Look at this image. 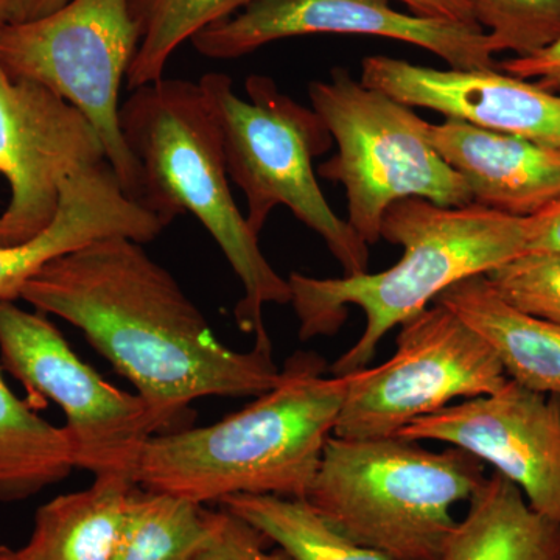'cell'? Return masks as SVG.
Masks as SVG:
<instances>
[{"label":"cell","mask_w":560,"mask_h":560,"mask_svg":"<svg viewBox=\"0 0 560 560\" xmlns=\"http://www.w3.org/2000/svg\"><path fill=\"white\" fill-rule=\"evenodd\" d=\"M308 95L338 147L318 173L345 187L349 224L368 245L381 241L383 217L394 202L471 205L463 176L434 149L431 124L410 106L342 68L331 69L329 81H313Z\"/></svg>","instance_id":"7"},{"label":"cell","mask_w":560,"mask_h":560,"mask_svg":"<svg viewBox=\"0 0 560 560\" xmlns=\"http://www.w3.org/2000/svg\"><path fill=\"white\" fill-rule=\"evenodd\" d=\"M323 33L401 40L438 55L452 69L497 68L480 25L401 13L389 0H256L198 33L191 44L205 57L232 60L275 40Z\"/></svg>","instance_id":"12"},{"label":"cell","mask_w":560,"mask_h":560,"mask_svg":"<svg viewBox=\"0 0 560 560\" xmlns=\"http://www.w3.org/2000/svg\"><path fill=\"white\" fill-rule=\"evenodd\" d=\"M493 55L529 57L560 38V0H467Z\"/></svg>","instance_id":"24"},{"label":"cell","mask_w":560,"mask_h":560,"mask_svg":"<svg viewBox=\"0 0 560 560\" xmlns=\"http://www.w3.org/2000/svg\"><path fill=\"white\" fill-rule=\"evenodd\" d=\"M75 469L65 427L22 401L0 374V501L27 500Z\"/></svg>","instance_id":"20"},{"label":"cell","mask_w":560,"mask_h":560,"mask_svg":"<svg viewBox=\"0 0 560 560\" xmlns=\"http://www.w3.org/2000/svg\"><path fill=\"white\" fill-rule=\"evenodd\" d=\"M256 0H130L139 47L127 73L131 91L164 79L180 44L235 16Z\"/></svg>","instance_id":"23"},{"label":"cell","mask_w":560,"mask_h":560,"mask_svg":"<svg viewBox=\"0 0 560 560\" xmlns=\"http://www.w3.org/2000/svg\"><path fill=\"white\" fill-rule=\"evenodd\" d=\"M441 302L488 342L510 381L560 397V326L514 307L482 276L460 280Z\"/></svg>","instance_id":"17"},{"label":"cell","mask_w":560,"mask_h":560,"mask_svg":"<svg viewBox=\"0 0 560 560\" xmlns=\"http://www.w3.org/2000/svg\"><path fill=\"white\" fill-rule=\"evenodd\" d=\"M501 72L534 80L544 90L560 94V38L529 57H512L497 65Z\"/></svg>","instance_id":"27"},{"label":"cell","mask_w":560,"mask_h":560,"mask_svg":"<svg viewBox=\"0 0 560 560\" xmlns=\"http://www.w3.org/2000/svg\"><path fill=\"white\" fill-rule=\"evenodd\" d=\"M220 504L221 510L248 523L293 560H390L331 528L305 500L232 495Z\"/></svg>","instance_id":"22"},{"label":"cell","mask_w":560,"mask_h":560,"mask_svg":"<svg viewBox=\"0 0 560 560\" xmlns=\"http://www.w3.org/2000/svg\"><path fill=\"white\" fill-rule=\"evenodd\" d=\"M488 480L485 463L400 436L326 442L305 501L331 528L390 560H441L452 510Z\"/></svg>","instance_id":"5"},{"label":"cell","mask_w":560,"mask_h":560,"mask_svg":"<svg viewBox=\"0 0 560 560\" xmlns=\"http://www.w3.org/2000/svg\"><path fill=\"white\" fill-rule=\"evenodd\" d=\"M397 436L471 453L514 482L534 511L560 526V397L510 381L489 396L412 420Z\"/></svg>","instance_id":"13"},{"label":"cell","mask_w":560,"mask_h":560,"mask_svg":"<svg viewBox=\"0 0 560 560\" xmlns=\"http://www.w3.org/2000/svg\"><path fill=\"white\" fill-rule=\"evenodd\" d=\"M69 0H5L3 20L5 24H21L39 20L60 10Z\"/></svg>","instance_id":"30"},{"label":"cell","mask_w":560,"mask_h":560,"mask_svg":"<svg viewBox=\"0 0 560 560\" xmlns=\"http://www.w3.org/2000/svg\"><path fill=\"white\" fill-rule=\"evenodd\" d=\"M528 253L560 254V198L530 217Z\"/></svg>","instance_id":"28"},{"label":"cell","mask_w":560,"mask_h":560,"mask_svg":"<svg viewBox=\"0 0 560 560\" xmlns=\"http://www.w3.org/2000/svg\"><path fill=\"white\" fill-rule=\"evenodd\" d=\"M198 83L219 125L228 175L248 202L254 234L260 235L272 210L287 206L326 242L346 276L368 272L370 245L334 212L313 171L315 158L334 143L318 113L267 75L246 79V98L235 94L226 73H206Z\"/></svg>","instance_id":"6"},{"label":"cell","mask_w":560,"mask_h":560,"mask_svg":"<svg viewBox=\"0 0 560 560\" xmlns=\"http://www.w3.org/2000/svg\"><path fill=\"white\" fill-rule=\"evenodd\" d=\"M361 83L410 108L560 149V94L499 69H433L390 57H366Z\"/></svg>","instance_id":"14"},{"label":"cell","mask_w":560,"mask_h":560,"mask_svg":"<svg viewBox=\"0 0 560 560\" xmlns=\"http://www.w3.org/2000/svg\"><path fill=\"white\" fill-rule=\"evenodd\" d=\"M212 530L202 504L136 485L113 560H197Z\"/></svg>","instance_id":"21"},{"label":"cell","mask_w":560,"mask_h":560,"mask_svg":"<svg viewBox=\"0 0 560 560\" xmlns=\"http://www.w3.org/2000/svg\"><path fill=\"white\" fill-rule=\"evenodd\" d=\"M21 300L68 320L168 420L202 397H257L282 371L271 342L228 348L178 280L127 237L102 238L51 260Z\"/></svg>","instance_id":"1"},{"label":"cell","mask_w":560,"mask_h":560,"mask_svg":"<svg viewBox=\"0 0 560 560\" xmlns=\"http://www.w3.org/2000/svg\"><path fill=\"white\" fill-rule=\"evenodd\" d=\"M324 371L318 353H293L278 385L243 410L209 427L154 434L132 480L200 504L232 495L305 500L348 393V375Z\"/></svg>","instance_id":"2"},{"label":"cell","mask_w":560,"mask_h":560,"mask_svg":"<svg viewBox=\"0 0 560 560\" xmlns=\"http://www.w3.org/2000/svg\"><path fill=\"white\" fill-rule=\"evenodd\" d=\"M396 346L381 366L346 374L348 393L334 436H397L455 399L489 396L510 382L488 342L441 302L405 320Z\"/></svg>","instance_id":"9"},{"label":"cell","mask_w":560,"mask_h":560,"mask_svg":"<svg viewBox=\"0 0 560 560\" xmlns=\"http://www.w3.org/2000/svg\"><path fill=\"white\" fill-rule=\"evenodd\" d=\"M3 11H5V0H0V27L5 24V20H3Z\"/></svg>","instance_id":"32"},{"label":"cell","mask_w":560,"mask_h":560,"mask_svg":"<svg viewBox=\"0 0 560 560\" xmlns=\"http://www.w3.org/2000/svg\"><path fill=\"white\" fill-rule=\"evenodd\" d=\"M431 140L463 176L471 205L529 219L560 198V149L445 119L431 125Z\"/></svg>","instance_id":"16"},{"label":"cell","mask_w":560,"mask_h":560,"mask_svg":"<svg viewBox=\"0 0 560 560\" xmlns=\"http://www.w3.org/2000/svg\"><path fill=\"white\" fill-rule=\"evenodd\" d=\"M486 278L514 307L560 326V254H523Z\"/></svg>","instance_id":"25"},{"label":"cell","mask_w":560,"mask_h":560,"mask_svg":"<svg viewBox=\"0 0 560 560\" xmlns=\"http://www.w3.org/2000/svg\"><path fill=\"white\" fill-rule=\"evenodd\" d=\"M441 560H560V526L493 471L469 500Z\"/></svg>","instance_id":"18"},{"label":"cell","mask_w":560,"mask_h":560,"mask_svg":"<svg viewBox=\"0 0 560 560\" xmlns=\"http://www.w3.org/2000/svg\"><path fill=\"white\" fill-rule=\"evenodd\" d=\"M120 128L142 167L143 205L167 226L183 213L200 220L245 290L235 307L238 327L270 342L264 308L291 304L289 279L271 267L235 205L219 125L200 83L162 79L132 91Z\"/></svg>","instance_id":"4"},{"label":"cell","mask_w":560,"mask_h":560,"mask_svg":"<svg viewBox=\"0 0 560 560\" xmlns=\"http://www.w3.org/2000/svg\"><path fill=\"white\" fill-rule=\"evenodd\" d=\"M412 14L431 20H447L477 24L467 0H399Z\"/></svg>","instance_id":"29"},{"label":"cell","mask_w":560,"mask_h":560,"mask_svg":"<svg viewBox=\"0 0 560 560\" xmlns=\"http://www.w3.org/2000/svg\"><path fill=\"white\" fill-rule=\"evenodd\" d=\"M529 219L469 205L444 208L422 198L394 202L382 221L381 237L404 248L389 270L337 279L290 275L291 304L302 341L331 337L349 307H360L366 327L352 348L330 366L334 375L364 370L394 327L425 311L460 280L488 275L528 254Z\"/></svg>","instance_id":"3"},{"label":"cell","mask_w":560,"mask_h":560,"mask_svg":"<svg viewBox=\"0 0 560 560\" xmlns=\"http://www.w3.org/2000/svg\"><path fill=\"white\" fill-rule=\"evenodd\" d=\"M136 482L128 475H97L91 488L60 495L36 512L21 560H113Z\"/></svg>","instance_id":"19"},{"label":"cell","mask_w":560,"mask_h":560,"mask_svg":"<svg viewBox=\"0 0 560 560\" xmlns=\"http://www.w3.org/2000/svg\"><path fill=\"white\" fill-rule=\"evenodd\" d=\"M271 541L231 512H213L212 537L197 560H293L285 551L268 550Z\"/></svg>","instance_id":"26"},{"label":"cell","mask_w":560,"mask_h":560,"mask_svg":"<svg viewBox=\"0 0 560 560\" xmlns=\"http://www.w3.org/2000/svg\"><path fill=\"white\" fill-rule=\"evenodd\" d=\"M139 47L130 0H69L0 27V69L49 88L91 121L124 190L142 202L143 172L120 128V86Z\"/></svg>","instance_id":"8"},{"label":"cell","mask_w":560,"mask_h":560,"mask_svg":"<svg viewBox=\"0 0 560 560\" xmlns=\"http://www.w3.org/2000/svg\"><path fill=\"white\" fill-rule=\"evenodd\" d=\"M105 161L101 136L75 106L0 69V176L10 186L0 246L22 245L46 230L70 176Z\"/></svg>","instance_id":"11"},{"label":"cell","mask_w":560,"mask_h":560,"mask_svg":"<svg viewBox=\"0 0 560 560\" xmlns=\"http://www.w3.org/2000/svg\"><path fill=\"white\" fill-rule=\"evenodd\" d=\"M165 223L121 187L108 161L70 176L54 221L32 241L0 246V301L21 300L25 283L51 260L108 237L149 243Z\"/></svg>","instance_id":"15"},{"label":"cell","mask_w":560,"mask_h":560,"mask_svg":"<svg viewBox=\"0 0 560 560\" xmlns=\"http://www.w3.org/2000/svg\"><path fill=\"white\" fill-rule=\"evenodd\" d=\"M0 355L28 393L65 412L75 469L132 478L147 442L171 427L139 394L103 381L44 313L22 311L14 301H0Z\"/></svg>","instance_id":"10"},{"label":"cell","mask_w":560,"mask_h":560,"mask_svg":"<svg viewBox=\"0 0 560 560\" xmlns=\"http://www.w3.org/2000/svg\"><path fill=\"white\" fill-rule=\"evenodd\" d=\"M0 560H21L20 556H18L16 550H11V548L0 547Z\"/></svg>","instance_id":"31"}]
</instances>
